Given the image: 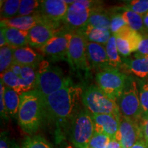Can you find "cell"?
<instances>
[{
	"instance_id": "obj_27",
	"label": "cell",
	"mask_w": 148,
	"mask_h": 148,
	"mask_svg": "<svg viewBox=\"0 0 148 148\" xmlns=\"http://www.w3.org/2000/svg\"><path fill=\"white\" fill-rule=\"evenodd\" d=\"M20 3L19 0L1 1V20L10 19L17 16Z\"/></svg>"
},
{
	"instance_id": "obj_19",
	"label": "cell",
	"mask_w": 148,
	"mask_h": 148,
	"mask_svg": "<svg viewBox=\"0 0 148 148\" xmlns=\"http://www.w3.org/2000/svg\"><path fill=\"white\" fill-rule=\"evenodd\" d=\"M4 33L9 47L16 49L29 45V31H23L14 27H1Z\"/></svg>"
},
{
	"instance_id": "obj_23",
	"label": "cell",
	"mask_w": 148,
	"mask_h": 148,
	"mask_svg": "<svg viewBox=\"0 0 148 148\" xmlns=\"http://www.w3.org/2000/svg\"><path fill=\"white\" fill-rule=\"evenodd\" d=\"M21 95L14 91L12 88L5 87L4 101L9 115L17 119L18 108H19Z\"/></svg>"
},
{
	"instance_id": "obj_15",
	"label": "cell",
	"mask_w": 148,
	"mask_h": 148,
	"mask_svg": "<svg viewBox=\"0 0 148 148\" xmlns=\"http://www.w3.org/2000/svg\"><path fill=\"white\" fill-rule=\"evenodd\" d=\"M87 58L90 68L97 70V73L111 68L104 45L88 41Z\"/></svg>"
},
{
	"instance_id": "obj_42",
	"label": "cell",
	"mask_w": 148,
	"mask_h": 148,
	"mask_svg": "<svg viewBox=\"0 0 148 148\" xmlns=\"http://www.w3.org/2000/svg\"><path fill=\"white\" fill-rule=\"evenodd\" d=\"M143 21L144 27H145L146 30H148V12L143 15Z\"/></svg>"
},
{
	"instance_id": "obj_36",
	"label": "cell",
	"mask_w": 148,
	"mask_h": 148,
	"mask_svg": "<svg viewBox=\"0 0 148 148\" xmlns=\"http://www.w3.org/2000/svg\"><path fill=\"white\" fill-rule=\"evenodd\" d=\"M5 85L3 84L2 81L0 82V112H1V117L5 120L8 119L9 114L7 111L6 107L4 101V92Z\"/></svg>"
},
{
	"instance_id": "obj_26",
	"label": "cell",
	"mask_w": 148,
	"mask_h": 148,
	"mask_svg": "<svg viewBox=\"0 0 148 148\" xmlns=\"http://www.w3.org/2000/svg\"><path fill=\"white\" fill-rule=\"evenodd\" d=\"M121 15L126 22L127 25L133 30L138 32H145L146 29L144 27L143 16L140 15L130 10L123 8Z\"/></svg>"
},
{
	"instance_id": "obj_11",
	"label": "cell",
	"mask_w": 148,
	"mask_h": 148,
	"mask_svg": "<svg viewBox=\"0 0 148 148\" xmlns=\"http://www.w3.org/2000/svg\"><path fill=\"white\" fill-rule=\"evenodd\" d=\"M65 30L60 27V24L45 21L33 27L29 31V45L39 49L43 47L53 36Z\"/></svg>"
},
{
	"instance_id": "obj_7",
	"label": "cell",
	"mask_w": 148,
	"mask_h": 148,
	"mask_svg": "<svg viewBox=\"0 0 148 148\" xmlns=\"http://www.w3.org/2000/svg\"><path fill=\"white\" fill-rule=\"evenodd\" d=\"M82 102L91 114H121L116 101L109 99L97 85H90L83 92Z\"/></svg>"
},
{
	"instance_id": "obj_34",
	"label": "cell",
	"mask_w": 148,
	"mask_h": 148,
	"mask_svg": "<svg viewBox=\"0 0 148 148\" xmlns=\"http://www.w3.org/2000/svg\"><path fill=\"white\" fill-rule=\"evenodd\" d=\"M111 138L106 135L94 132L88 148H106Z\"/></svg>"
},
{
	"instance_id": "obj_2",
	"label": "cell",
	"mask_w": 148,
	"mask_h": 148,
	"mask_svg": "<svg viewBox=\"0 0 148 148\" xmlns=\"http://www.w3.org/2000/svg\"><path fill=\"white\" fill-rule=\"evenodd\" d=\"M17 120L25 133L34 134L45 121V110L42 97L36 90L21 95Z\"/></svg>"
},
{
	"instance_id": "obj_9",
	"label": "cell",
	"mask_w": 148,
	"mask_h": 148,
	"mask_svg": "<svg viewBox=\"0 0 148 148\" xmlns=\"http://www.w3.org/2000/svg\"><path fill=\"white\" fill-rule=\"evenodd\" d=\"M87 40L81 31L73 32L70 40L67 61L73 70L90 69L87 58Z\"/></svg>"
},
{
	"instance_id": "obj_4",
	"label": "cell",
	"mask_w": 148,
	"mask_h": 148,
	"mask_svg": "<svg viewBox=\"0 0 148 148\" xmlns=\"http://www.w3.org/2000/svg\"><path fill=\"white\" fill-rule=\"evenodd\" d=\"M93 133L91 114L86 108L79 109L70 122L66 132L71 145L77 148H88Z\"/></svg>"
},
{
	"instance_id": "obj_6",
	"label": "cell",
	"mask_w": 148,
	"mask_h": 148,
	"mask_svg": "<svg viewBox=\"0 0 148 148\" xmlns=\"http://www.w3.org/2000/svg\"><path fill=\"white\" fill-rule=\"evenodd\" d=\"M99 4H101V1H74L69 5L65 18L62 21L66 30L73 32L83 28L87 24L92 12L100 8Z\"/></svg>"
},
{
	"instance_id": "obj_28",
	"label": "cell",
	"mask_w": 148,
	"mask_h": 148,
	"mask_svg": "<svg viewBox=\"0 0 148 148\" xmlns=\"http://www.w3.org/2000/svg\"><path fill=\"white\" fill-rule=\"evenodd\" d=\"M40 1L36 0H21L17 16H30L39 14Z\"/></svg>"
},
{
	"instance_id": "obj_33",
	"label": "cell",
	"mask_w": 148,
	"mask_h": 148,
	"mask_svg": "<svg viewBox=\"0 0 148 148\" xmlns=\"http://www.w3.org/2000/svg\"><path fill=\"white\" fill-rule=\"evenodd\" d=\"M127 27H128V25L121 13L111 14L110 30L112 34L115 35Z\"/></svg>"
},
{
	"instance_id": "obj_14",
	"label": "cell",
	"mask_w": 148,
	"mask_h": 148,
	"mask_svg": "<svg viewBox=\"0 0 148 148\" xmlns=\"http://www.w3.org/2000/svg\"><path fill=\"white\" fill-rule=\"evenodd\" d=\"M94 132L106 135L111 139H116L119 129L121 114H91Z\"/></svg>"
},
{
	"instance_id": "obj_37",
	"label": "cell",
	"mask_w": 148,
	"mask_h": 148,
	"mask_svg": "<svg viewBox=\"0 0 148 148\" xmlns=\"http://www.w3.org/2000/svg\"><path fill=\"white\" fill-rule=\"evenodd\" d=\"M135 54L140 56L148 57V34H143V39L140 42L138 50Z\"/></svg>"
},
{
	"instance_id": "obj_10",
	"label": "cell",
	"mask_w": 148,
	"mask_h": 148,
	"mask_svg": "<svg viewBox=\"0 0 148 148\" xmlns=\"http://www.w3.org/2000/svg\"><path fill=\"white\" fill-rule=\"evenodd\" d=\"M73 32L66 29L63 30L38 50L50 60H67L68 50Z\"/></svg>"
},
{
	"instance_id": "obj_24",
	"label": "cell",
	"mask_w": 148,
	"mask_h": 148,
	"mask_svg": "<svg viewBox=\"0 0 148 148\" xmlns=\"http://www.w3.org/2000/svg\"><path fill=\"white\" fill-rule=\"evenodd\" d=\"M110 17L111 14L108 11L104 10L100 7L91 14L86 25L98 28L110 29Z\"/></svg>"
},
{
	"instance_id": "obj_16",
	"label": "cell",
	"mask_w": 148,
	"mask_h": 148,
	"mask_svg": "<svg viewBox=\"0 0 148 148\" xmlns=\"http://www.w3.org/2000/svg\"><path fill=\"white\" fill-rule=\"evenodd\" d=\"M14 63L23 66H29L37 69L44 60L43 56L34 51L28 46L13 49Z\"/></svg>"
},
{
	"instance_id": "obj_39",
	"label": "cell",
	"mask_w": 148,
	"mask_h": 148,
	"mask_svg": "<svg viewBox=\"0 0 148 148\" xmlns=\"http://www.w3.org/2000/svg\"><path fill=\"white\" fill-rule=\"evenodd\" d=\"M131 148H148V143L144 139L140 140Z\"/></svg>"
},
{
	"instance_id": "obj_41",
	"label": "cell",
	"mask_w": 148,
	"mask_h": 148,
	"mask_svg": "<svg viewBox=\"0 0 148 148\" xmlns=\"http://www.w3.org/2000/svg\"><path fill=\"white\" fill-rule=\"evenodd\" d=\"M106 148H122L121 144L116 139H111Z\"/></svg>"
},
{
	"instance_id": "obj_20",
	"label": "cell",
	"mask_w": 148,
	"mask_h": 148,
	"mask_svg": "<svg viewBox=\"0 0 148 148\" xmlns=\"http://www.w3.org/2000/svg\"><path fill=\"white\" fill-rule=\"evenodd\" d=\"M86 37L88 42H95L102 45H106L112 36L110 29L98 28L90 25H86L79 29Z\"/></svg>"
},
{
	"instance_id": "obj_30",
	"label": "cell",
	"mask_w": 148,
	"mask_h": 148,
	"mask_svg": "<svg viewBox=\"0 0 148 148\" xmlns=\"http://www.w3.org/2000/svg\"><path fill=\"white\" fill-rule=\"evenodd\" d=\"M21 148H51L49 142L38 135L27 136L23 140Z\"/></svg>"
},
{
	"instance_id": "obj_12",
	"label": "cell",
	"mask_w": 148,
	"mask_h": 148,
	"mask_svg": "<svg viewBox=\"0 0 148 148\" xmlns=\"http://www.w3.org/2000/svg\"><path fill=\"white\" fill-rule=\"evenodd\" d=\"M139 123L121 116L116 140L119 142L122 147L131 148L140 140L143 139Z\"/></svg>"
},
{
	"instance_id": "obj_31",
	"label": "cell",
	"mask_w": 148,
	"mask_h": 148,
	"mask_svg": "<svg viewBox=\"0 0 148 148\" xmlns=\"http://www.w3.org/2000/svg\"><path fill=\"white\" fill-rule=\"evenodd\" d=\"M138 86L143 117H148V79L138 81Z\"/></svg>"
},
{
	"instance_id": "obj_43",
	"label": "cell",
	"mask_w": 148,
	"mask_h": 148,
	"mask_svg": "<svg viewBox=\"0 0 148 148\" xmlns=\"http://www.w3.org/2000/svg\"><path fill=\"white\" fill-rule=\"evenodd\" d=\"M62 148H77V147H74L73 145H71V144H65V145L62 146Z\"/></svg>"
},
{
	"instance_id": "obj_22",
	"label": "cell",
	"mask_w": 148,
	"mask_h": 148,
	"mask_svg": "<svg viewBox=\"0 0 148 148\" xmlns=\"http://www.w3.org/2000/svg\"><path fill=\"white\" fill-rule=\"evenodd\" d=\"M10 70L23 79L31 90H34L36 77V69L35 68L13 63Z\"/></svg>"
},
{
	"instance_id": "obj_18",
	"label": "cell",
	"mask_w": 148,
	"mask_h": 148,
	"mask_svg": "<svg viewBox=\"0 0 148 148\" xmlns=\"http://www.w3.org/2000/svg\"><path fill=\"white\" fill-rule=\"evenodd\" d=\"M123 67L139 78L148 79V57L140 56L134 53L133 58L123 59Z\"/></svg>"
},
{
	"instance_id": "obj_40",
	"label": "cell",
	"mask_w": 148,
	"mask_h": 148,
	"mask_svg": "<svg viewBox=\"0 0 148 148\" xmlns=\"http://www.w3.org/2000/svg\"><path fill=\"white\" fill-rule=\"evenodd\" d=\"M5 46L8 45V43H7L6 39H5L4 33H3L2 29H1V30H0V47H5Z\"/></svg>"
},
{
	"instance_id": "obj_3",
	"label": "cell",
	"mask_w": 148,
	"mask_h": 148,
	"mask_svg": "<svg viewBox=\"0 0 148 148\" xmlns=\"http://www.w3.org/2000/svg\"><path fill=\"white\" fill-rule=\"evenodd\" d=\"M73 84L60 67L51 65L44 60L36 69L34 90L42 97H47L61 88Z\"/></svg>"
},
{
	"instance_id": "obj_29",
	"label": "cell",
	"mask_w": 148,
	"mask_h": 148,
	"mask_svg": "<svg viewBox=\"0 0 148 148\" xmlns=\"http://www.w3.org/2000/svg\"><path fill=\"white\" fill-rule=\"evenodd\" d=\"M14 63L13 49L9 46L0 47V72L3 73Z\"/></svg>"
},
{
	"instance_id": "obj_8",
	"label": "cell",
	"mask_w": 148,
	"mask_h": 148,
	"mask_svg": "<svg viewBox=\"0 0 148 148\" xmlns=\"http://www.w3.org/2000/svg\"><path fill=\"white\" fill-rule=\"evenodd\" d=\"M127 77L119 69L109 68L98 72L95 80L103 93L109 99L116 101L124 89Z\"/></svg>"
},
{
	"instance_id": "obj_35",
	"label": "cell",
	"mask_w": 148,
	"mask_h": 148,
	"mask_svg": "<svg viewBox=\"0 0 148 148\" xmlns=\"http://www.w3.org/2000/svg\"><path fill=\"white\" fill-rule=\"evenodd\" d=\"M0 148H20L13 138H11L8 132L3 131L0 136Z\"/></svg>"
},
{
	"instance_id": "obj_13",
	"label": "cell",
	"mask_w": 148,
	"mask_h": 148,
	"mask_svg": "<svg viewBox=\"0 0 148 148\" xmlns=\"http://www.w3.org/2000/svg\"><path fill=\"white\" fill-rule=\"evenodd\" d=\"M69 6L63 0H43L40 1L39 14L46 21L60 24L65 18Z\"/></svg>"
},
{
	"instance_id": "obj_45",
	"label": "cell",
	"mask_w": 148,
	"mask_h": 148,
	"mask_svg": "<svg viewBox=\"0 0 148 148\" xmlns=\"http://www.w3.org/2000/svg\"></svg>"
},
{
	"instance_id": "obj_17",
	"label": "cell",
	"mask_w": 148,
	"mask_h": 148,
	"mask_svg": "<svg viewBox=\"0 0 148 148\" xmlns=\"http://www.w3.org/2000/svg\"><path fill=\"white\" fill-rule=\"evenodd\" d=\"M46 21L40 14L30 16H16L10 19L1 20V27H14L23 31H29L37 24Z\"/></svg>"
},
{
	"instance_id": "obj_21",
	"label": "cell",
	"mask_w": 148,
	"mask_h": 148,
	"mask_svg": "<svg viewBox=\"0 0 148 148\" xmlns=\"http://www.w3.org/2000/svg\"><path fill=\"white\" fill-rule=\"evenodd\" d=\"M1 80L5 86L12 88L20 95L31 90L25 81L10 69L1 74Z\"/></svg>"
},
{
	"instance_id": "obj_1",
	"label": "cell",
	"mask_w": 148,
	"mask_h": 148,
	"mask_svg": "<svg viewBox=\"0 0 148 148\" xmlns=\"http://www.w3.org/2000/svg\"><path fill=\"white\" fill-rule=\"evenodd\" d=\"M83 92L81 86L71 84L42 97L45 121L53 123L56 127V136L58 139L66 134L70 122L79 110Z\"/></svg>"
},
{
	"instance_id": "obj_44",
	"label": "cell",
	"mask_w": 148,
	"mask_h": 148,
	"mask_svg": "<svg viewBox=\"0 0 148 148\" xmlns=\"http://www.w3.org/2000/svg\"><path fill=\"white\" fill-rule=\"evenodd\" d=\"M122 148H125V147H122Z\"/></svg>"
},
{
	"instance_id": "obj_5",
	"label": "cell",
	"mask_w": 148,
	"mask_h": 148,
	"mask_svg": "<svg viewBox=\"0 0 148 148\" xmlns=\"http://www.w3.org/2000/svg\"><path fill=\"white\" fill-rule=\"evenodd\" d=\"M116 102L122 116L136 123H140L143 117V110L138 82L132 77H127L124 89Z\"/></svg>"
},
{
	"instance_id": "obj_25",
	"label": "cell",
	"mask_w": 148,
	"mask_h": 148,
	"mask_svg": "<svg viewBox=\"0 0 148 148\" xmlns=\"http://www.w3.org/2000/svg\"><path fill=\"white\" fill-rule=\"evenodd\" d=\"M105 47H106L109 65L110 67L116 69L122 68L123 60H121L119 51H118L116 44V37L114 34H112L108 42L105 45Z\"/></svg>"
},
{
	"instance_id": "obj_38",
	"label": "cell",
	"mask_w": 148,
	"mask_h": 148,
	"mask_svg": "<svg viewBox=\"0 0 148 148\" xmlns=\"http://www.w3.org/2000/svg\"><path fill=\"white\" fill-rule=\"evenodd\" d=\"M139 124L143 138L148 143V117H142Z\"/></svg>"
},
{
	"instance_id": "obj_32",
	"label": "cell",
	"mask_w": 148,
	"mask_h": 148,
	"mask_svg": "<svg viewBox=\"0 0 148 148\" xmlns=\"http://www.w3.org/2000/svg\"><path fill=\"white\" fill-rule=\"evenodd\" d=\"M123 8L143 16L148 12V0L127 1Z\"/></svg>"
}]
</instances>
